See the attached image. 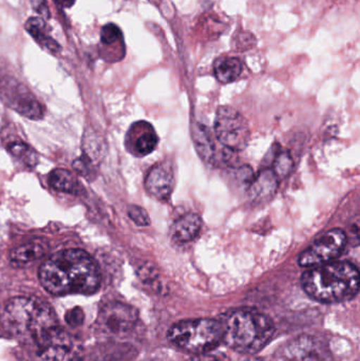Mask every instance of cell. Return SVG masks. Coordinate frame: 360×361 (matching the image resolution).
Wrapping results in <instances>:
<instances>
[{
  "mask_svg": "<svg viewBox=\"0 0 360 361\" xmlns=\"http://www.w3.org/2000/svg\"><path fill=\"white\" fill-rule=\"evenodd\" d=\"M25 30L38 44H42L51 52L56 53L61 50V46L48 35L44 19L39 18V17H32V18L27 19L25 23Z\"/></svg>",
  "mask_w": 360,
  "mask_h": 361,
  "instance_id": "16",
  "label": "cell"
},
{
  "mask_svg": "<svg viewBox=\"0 0 360 361\" xmlns=\"http://www.w3.org/2000/svg\"><path fill=\"white\" fill-rule=\"evenodd\" d=\"M347 240L346 233L342 229H331L302 252L298 262L304 267H315L333 262L344 252Z\"/></svg>",
  "mask_w": 360,
  "mask_h": 361,
  "instance_id": "7",
  "label": "cell"
},
{
  "mask_svg": "<svg viewBox=\"0 0 360 361\" xmlns=\"http://www.w3.org/2000/svg\"><path fill=\"white\" fill-rule=\"evenodd\" d=\"M66 318H67L68 324H71V326H78V324L82 322L84 314H82L80 309H74L67 314V317Z\"/></svg>",
  "mask_w": 360,
  "mask_h": 361,
  "instance_id": "26",
  "label": "cell"
},
{
  "mask_svg": "<svg viewBox=\"0 0 360 361\" xmlns=\"http://www.w3.org/2000/svg\"><path fill=\"white\" fill-rule=\"evenodd\" d=\"M49 183L52 188L61 192L77 195L82 191L80 183L66 169H54L49 176Z\"/></svg>",
  "mask_w": 360,
  "mask_h": 361,
  "instance_id": "17",
  "label": "cell"
},
{
  "mask_svg": "<svg viewBox=\"0 0 360 361\" xmlns=\"http://www.w3.org/2000/svg\"><path fill=\"white\" fill-rule=\"evenodd\" d=\"M223 341L239 353L255 354L261 351L275 333L272 319L257 310H234L222 322Z\"/></svg>",
  "mask_w": 360,
  "mask_h": 361,
  "instance_id": "3",
  "label": "cell"
},
{
  "mask_svg": "<svg viewBox=\"0 0 360 361\" xmlns=\"http://www.w3.org/2000/svg\"><path fill=\"white\" fill-rule=\"evenodd\" d=\"M46 252V247L39 242H30L14 248L10 252L11 262L16 265H25L42 258Z\"/></svg>",
  "mask_w": 360,
  "mask_h": 361,
  "instance_id": "15",
  "label": "cell"
},
{
  "mask_svg": "<svg viewBox=\"0 0 360 361\" xmlns=\"http://www.w3.org/2000/svg\"><path fill=\"white\" fill-rule=\"evenodd\" d=\"M31 4L34 10H35L38 14L42 15V16L46 17V18L50 16V12H49L46 0H31Z\"/></svg>",
  "mask_w": 360,
  "mask_h": 361,
  "instance_id": "27",
  "label": "cell"
},
{
  "mask_svg": "<svg viewBox=\"0 0 360 361\" xmlns=\"http://www.w3.org/2000/svg\"><path fill=\"white\" fill-rule=\"evenodd\" d=\"M8 152L13 154V156L18 158L19 160L25 162L27 165H36V156L35 152L31 149L29 145L23 143V142H15V143L8 145Z\"/></svg>",
  "mask_w": 360,
  "mask_h": 361,
  "instance_id": "20",
  "label": "cell"
},
{
  "mask_svg": "<svg viewBox=\"0 0 360 361\" xmlns=\"http://www.w3.org/2000/svg\"><path fill=\"white\" fill-rule=\"evenodd\" d=\"M216 78L222 84L234 82L242 72V63L236 57H221L213 66Z\"/></svg>",
  "mask_w": 360,
  "mask_h": 361,
  "instance_id": "18",
  "label": "cell"
},
{
  "mask_svg": "<svg viewBox=\"0 0 360 361\" xmlns=\"http://www.w3.org/2000/svg\"><path fill=\"white\" fill-rule=\"evenodd\" d=\"M215 133L219 143L230 152L244 149L251 137V131L244 116L228 106L218 109Z\"/></svg>",
  "mask_w": 360,
  "mask_h": 361,
  "instance_id": "6",
  "label": "cell"
},
{
  "mask_svg": "<svg viewBox=\"0 0 360 361\" xmlns=\"http://www.w3.org/2000/svg\"><path fill=\"white\" fill-rule=\"evenodd\" d=\"M209 353V352L198 354V355L194 356V357L188 361H230L226 356L222 355V354Z\"/></svg>",
  "mask_w": 360,
  "mask_h": 361,
  "instance_id": "25",
  "label": "cell"
},
{
  "mask_svg": "<svg viewBox=\"0 0 360 361\" xmlns=\"http://www.w3.org/2000/svg\"><path fill=\"white\" fill-rule=\"evenodd\" d=\"M73 167L82 177L88 178L89 175L92 173H91V171H92V164H91L90 161H89L88 158H86V157H82V158L76 160L75 162H74Z\"/></svg>",
  "mask_w": 360,
  "mask_h": 361,
  "instance_id": "24",
  "label": "cell"
},
{
  "mask_svg": "<svg viewBox=\"0 0 360 361\" xmlns=\"http://www.w3.org/2000/svg\"><path fill=\"white\" fill-rule=\"evenodd\" d=\"M247 361H264V360H259V358H252V360H249Z\"/></svg>",
  "mask_w": 360,
  "mask_h": 361,
  "instance_id": "29",
  "label": "cell"
},
{
  "mask_svg": "<svg viewBox=\"0 0 360 361\" xmlns=\"http://www.w3.org/2000/svg\"><path fill=\"white\" fill-rule=\"evenodd\" d=\"M200 216L196 214H186L178 219L171 227V235L175 242L188 243L198 237L201 231Z\"/></svg>",
  "mask_w": 360,
  "mask_h": 361,
  "instance_id": "13",
  "label": "cell"
},
{
  "mask_svg": "<svg viewBox=\"0 0 360 361\" xmlns=\"http://www.w3.org/2000/svg\"><path fill=\"white\" fill-rule=\"evenodd\" d=\"M278 180L274 171L270 169L261 171L251 185L252 199L257 202H266L276 192Z\"/></svg>",
  "mask_w": 360,
  "mask_h": 361,
  "instance_id": "14",
  "label": "cell"
},
{
  "mask_svg": "<svg viewBox=\"0 0 360 361\" xmlns=\"http://www.w3.org/2000/svg\"><path fill=\"white\" fill-rule=\"evenodd\" d=\"M122 37L120 27L114 23H108L101 29V40L103 44H112Z\"/></svg>",
  "mask_w": 360,
  "mask_h": 361,
  "instance_id": "22",
  "label": "cell"
},
{
  "mask_svg": "<svg viewBox=\"0 0 360 361\" xmlns=\"http://www.w3.org/2000/svg\"><path fill=\"white\" fill-rule=\"evenodd\" d=\"M99 324L108 334L124 336L133 330L137 324V312L120 302H110L99 313Z\"/></svg>",
  "mask_w": 360,
  "mask_h": 361,
  "instance_id": "9",
  "label": "cell"
},
{
  "mask_svg": "<svg viewBox=\"0 0 360 361\" xmlns=\"http://www.w3.org/2000/svg\"><path fill=\"white\" fill-rule=\"evenodd\" d=\"M128 216L139 226H147L150 224L149 216L144 208L132 205L128 208Z\"/></svg>",
  "mask_w": 360,
  "mask_h": 361,
  "instance_id": "23",
  "label": "cell"
},
{
  "mask_svg": "<svg viewBox=\"0 0 360 361\" xmlns=\"http://www.w3.org/2000/svg\"><path fill=\"white\" fill-rule=\"evenodd\" d=\"M44 290L54 296L94 294L101 273L94 259L82 250H65L49 257L38 271Z\"/></svg>",
  "mask_w": 360,
  "mask_h": 361,
  "instance_id": "1",
  "label": "cell"
},
{
  "mask_svg": "<svg viewBox=\"0 0 360 361\" xmlns=\"http://www.w3.org/2000/svg\"><path fill=\"white\" fill-rule=\"evenodd\" d=\"M197 149L200 156L207 162H216L218 158V147L209 129L199 126L194 135Z\"/></svg>",
  "mask_w": 360,
  "mask_h": 361,
  "instance_id": "19",
  "label": "cell"
},
{
  "mask_svg": "<svg viewBox=\"0 0 360 361\" xmlns=\"http://www.w3.org/2000/svg\"><path fill=\"white\" fill-rule=\"evenodd\" d=\"M4 320L13 334L31 339L36 345L59 328L46 302L27 297L11 299L4 307Z\"/></svg>",
  "mask_w": 360,
  "mask_h": 361,
  "instance_id": "4",
  "label": "cell"
},
{
  "mask_svg": "<svg viewBox=\"0 0 360 361\" xmlns=\"http://www.w3.org/2000/svg\"><path fill=\"white\" fill-rule=\"evenodd\" d=\"M159 137L154 127L147 122H137L127 135V148L137 157L151 154L158 145Z\"/></svg>",
  "mask_w": 360,
  "mask_h": 361,
  "instance_id": "12",
  "label": "cell"
},
{
  "mask_svg": "<svg viewBox=\"0 0 360 361\" xmlns=\"http://www.w3.org/2000/svg\"><path fill=\"white\" fill-rule=\"evenodd\" d=\"M37 348L42 361H73L76 356V345L61 328L46 337Z\"/></svg>",
  "mask_w": 360,
  "mask_h": 361,
  "instance_id": "10",
  "label": "cell"
},
{
  "mask_svg": "<svg viewBox=\"0 0 360 361\" xmlns=\"http://www.w3.org/2000/svg\"><path fill=\"white\" fill-rule=\"evenodd\" d=\"M168 338L192 353H207L223 341V326L215 319L185 320L171 326Z\"/></svg>",
  "mask_w": 360,
  "mask_h": 361,
  "instance_id": "5",
  "label": "cell"
},
{
  "mask_svg": "<svg viewBox=\"0 0 360 361\" xmlns=\"http://www.w3.org/2000/svg\"><path fill=\"white\" fill-rule=\"evenodd\" d=\"M293 167V160L287 152H283L277 154L275 158L274 173L279 177H285Z\"/></svg>",
  "mask_w": 360,
  "mask_h": 361,
  "instance_id": "21",
  "label": "cell"
},
{
  "mask_svg": "<svg viewBox=\"0 0 360 361\" xmlns=\"http://www.w3.org/2000/svg\"><path fill=\"white\" fill-rule=\"evenodd\" d=\"M0 99L6 106L31 120H40L44 116V108L27 87L13 78H4L0 82Z\"/></svg>",
  "mask_w": 360,
  "mask_h": 361,
  "instance_id": "8",
  "label": "cell"
},
{
  "mask_svg": "<svg viewBox=\"0 0 360 361\" xmlns=\"http://www.w3.org/2000/svg\"><path fill=\"white\" fill-rule=\"evenodd\" d=\"M175 186V173L168 163H159L154 165L145 180V187L151 197L160 201H165L170 197Z\"/></svg>",
  "mask_w": 360,
  "mask_h": 361,
  "instance_id": "11",
  "label": "cell"
},
{
  "mask_svg": "<svg viewBox=\"0 0 360 361\" xmlns=\"http://www.w3.org/2000/svg\"><path fill=\"white\" fill-rule=\"evenodd\" d=\"M304 290L309 296L323 303L351 300L359 290V271L347 261L330 262L311 267L302 278Z\"/></svg>",
  "mask_w": 360,
  "mask_h": 361,
  "instance_id": "2",
  "label": "cell"
},
{
  "mask_svg": "<svg viewBox=\"0 0 360 361\" xmlns=\"http://www.w3.org/2000/svg\"><path fill=\"white\" fill-rule=\"evenodd\" d=\"M57 2H58L61 6H63V8H70V6H73L75 0H57Z\"/></svg>",
  "mask_w": 360,
  "mask_h": 361,
  "instance_id": "28",
  "label": "cell"
}]
</instances>
